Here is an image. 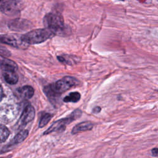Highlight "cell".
I'll return each mask as SVG.
<instances>
[{
	"mask_svg": "<svg viewBox=\"0 0 158 158\" xmlns=\"http://www.w3.org/2000/svg\"><path fill=\"white\" fill-rule=\"evenodd\" d=\"M0 67L2 71H6V70L17 71L18 69V66L15 64V62L8 59H2L0 60Z\"/></svg>",
	"mask_w": 158,
	"mask_h": 158,
	"instance_id": "cell-13",
	"label": "cell"
},
{
	"mask_svg": "<svg viewBox=\"0 0 158 158\" xmlns=\"http://www.w3.org/2000/svg\"><path fill=\"white\" fill-rule=\"evenodd\" d=\"M78 81L72 77H65L54 84L56 90L60 94L78 85Z\"/></svg>",
	"mask_w": 158,
	"mask_h": 158,
	"instance_id": "cell-5",
	"label": "cell"
},
{
	"mask_svg": "<svg viewBox=\"0 0 158 158\" xmlns=\"http://www.w3.org/2000/svg\"><path fill=\"white\" fill-rule=\"evenodd\" d=\"M81 115V111L80 109H76L73 112L71 113L70 115H69L67 117L64 118L59 119L56 122H54L49 128L48 130H46L43 135H47L49 134L54 131H62L65 129V126L73 120L77 119L79 118Z\"/></svg>",
	"mask_w": 158,
	"mask_h": 158,
	"instance_id": "cell-3",
	"label": "cell"
},
{
	"mask_svg": "<svg viewBox=\"0 0 158 158\" xmlns=\"http://www.w3.org/2000/svg\"><path fill=\"white\" fill-rule=\"evenodd\" d=\"M52 117V115L49 113H46L41 117L40 123H39V127L42 128L44 127L51 120Z\"/></svg>",
	"mask_w": 158,
	"mask_h": 158,
	"instance_id": "cell-18",
	"label": "cell"
},
{
	"mask_svg": "<svg viewBox=\"0 0 158 158\" xmlns=\"http://www.w3.org/2000/svg\"><path fill=\"white\" fill-rule=\"evenodd\" d=\"M93 127V124L90 122H83L75 125L72 131V134H76L79 132L91 130Z\"/></svg>",
	"mask_w": 158,
	"mask_h": 158,
	"instance_id": "cell-14",
	"label": "cell"
},
{
	"mask_svg": "<svg viewBox=\"0 0 158 158\" xmlns=\"http://www.w3.org/2000/svg\"><path fill=\"white\" fill-rule=\"evenodd\" d=\"M101 110V108L100 107H99V106H96V107H95L93 108V112H94V113H95V114H98V113H99Z\"/></svg>",
	"mask_w": 158,
	"mask_h": 158,
	"instance_id": "cell-21",
	"label": "cell"
},
{
	"mask_svg": "<svg viewBox=\"0 0 158 158\" xmlns=\"http://www.w3.org/2000/svg\"><path fill=\"white\" fill-rule=\"evenodd\" d=\"M54 34L47 28L33 30L23 35L21 40L28 44H35L43 43L52 37Z\"/></svg>",
	"mask_w": 158,
	"mask_h": 158,
	"instance_id": "cell-1",
	"label": "cell"
},
{
	"mask_svg": "<svg viewBox=\"0 0 158 158\" xmlns=\"http://www.w3.org/2000/svg\"><path fill=\"white\" fill-rule=\"evenodd\" d=\"M152 155L154 157H158V148H154L151 150Z\"/></svg>",
	"mask_w": 158,
	"mask_h": 158,
	"instance_id": "cell-20",
	"label": "cell"
},
{
	"mask_svg": "<svg viewBox=\"0 0 158 158\" xmlns=\"http://www.w3.org/2000/svg\"><path fill=\"white\" fill-rule=\"evenodd\" d=\"M18 114L16 108L12 106H7L0 109V121L2 122H10L14 120Z\"/></svg>",
	"mask_w": 158,
	"mask_h": 158,
	"instance_id": "cell-6",
	"label": "cell"
},
{
	"mask_svg": "<svg viewBox=\"0 0 158 158\" xmlns=\"http://www.w3.org/2000/svg\"><path fill=\"white\" fill-rule=\"evenodd\" d=\"M28 27L27 22H23V20H15L10 23L9 28L14 30H23Z\"/></svg>",
	"mask_w": 158,
	"mask_h": 158,
	"instance_id": "cell-15",
	"label": "cell"
},
{
	"mask_svg": "<svg viewBox=\"0 0 158 158\" xmlns=\"http://www.w3.org/2000/svg\"><path fill=\"white\" fill-rule=\"evenodd\" d=\"M34 89L32 86L26 85L17 89V96L25 99H30L34 94Z\"/></svg>",
	"mask_w": 158,
	"mask_h": 158,
	"instance_id": "cell-10",
	"label": "cell"
},
{
	"mask_svg": "<svg viewBox=\"0 0 158 158\" xmlns=\"http://www.w3.org/2000/svg\"><path fill=\"white\" fill-rule=\"evenodd\" d=\"M2 75L6 81L10 85H15L18 81V75L17 71L6 70L2 71Z\"/></svg>",
	"mask_w": 158,
	"mask_h": 158,
	"instance_id": "cell-12",
	"label": "cell"
},
{
	"mask_svg": "<svg viewBox=\"0 0 158 158\" xmlns=\"http://www.w3.org/2000/svg\"><path fill=\"white\" fill-rule=\"evenodd\" d=\"M35 115V110L34 107L30 104H27L22 111V114L19 121V125L20 127L25 126L27 123L31 122L34 118Z\"/></svg>",
	"mask_w": 158,
	"mask_h": 158,
	"instance_id": "cell-7",
	"label": "cell"
},
{
	"mask_svg": "<svg viewBox=\"0 0 158 158\" xmlns=\"http://www.w3.org/2000/svg\"><path fill=\"white\" fill-rule=\"evenodd\" d=\"M80 94L78 92H72L70 93L69 95H67V96H65L63 101L65 102H78L80 99Z\"/></svg>",
	"mask_w": 158,
	"mask_h": 158,
	"instance_id": "cell-16",
	"label": "cell"
},
{
	"mask_svg": "<svg viewBox=\"0 0 158 158\" xmlns=\"http://www.w3.org/2000/svg\"><path fill=\"white\" fill-rule=\"evenodd\" d=\"M4 97V93H3V89L1 85L0 84V102L2 101V98Z\"/></svg>",
	"mask_w": 158,
	"mask_h": 158,
	"instance_id": "cell-22",
	"label": "cell"
},
{
	"mask_svg": "<svg viewBox=\"0 0 158 158\" xmlns=\"http://www.w3.org/2000/svg\"><path fill=\"white\" fill-rule=\"evenodd\" d=\"M9 56H10V52L5 48H3L2 46H0V56L9 57Z\"/></svg>",
	"mask_w": 158,
	"mask_h": 158,
	"instance_id": "cell-19",
	"label": "cell"
},
{
	"mask_svg": "<svg viewBox=\"0 0 158 158\" xmlns=\"http://www.w3.org/2000/svg\"><path fill=\"white\" fill-rule=\"evenodd\" d=\"M0 10L7 15H17L20 12L19 4L16 0H0Z\"/></svg>",
	"mask_w": 158,
	"mask_h": 158,
	"instance_id": "cell-4",
	"label": "cell"
},
{
	"mask_svg": "<svg viewBox=\"0 0 158 158\" xmlns=\"http://www.w3.org/2000/svg\"><path fill=\"white\" fill-rule=\"evenodd\" d=\"M43 90L46 96L52 103L57 102L59 99L60 93L56 90L54 85H49L45 86Z\"/></svg>",
	"mask_w": 158,
	"mask_h": 158,
	"instance_id": "cell-11",
	"label": "cell"
},
{
	"mask_svg": "<svg viewBox=\"0 0 158 158\" xmlns=\"http://www.w3.org/2000/svg\"><path fill=\"white\" fill-rule=\"evenodd\" d=\"M119 1H124V0H119Z\"/></svg>",
	"mask_w": 158,
	"mask_h": 158,
	"instance_id": "cell-23",
	"label": "cell"
},
{
	"mask_svg": "<svg viewBox=\"0 0 158 158\" xmlns=\"http://www.w3.org/2000/svg\"><path fill=\"white\" fill-rule=\"evenodd\" d=\"M10 135L9 129L4 125L0 124V143L6 141Z\"/></svg>",
	"mask_w": 158,
	"mask_h": 158,
	"instance_id": "cell-17",
	"label": "cell"
},
{
	"mask_svg": "<svg viewBox=\"0 0 158 158\" xmlns=\"http://www.w3.org/2000/svg\"><path fill=\"white\" fill-rule=\"evenodd\" d=\"M0 43L15 48H19L22 46V43H25L21 40L20 38H18L12 35H1Z\"/></svg>",
	"mask_w": 158,
	"mask_h": 158,
	"instance_id": "cell-9",
	"label": "cell"
},
{
	"mask_svg": "<svg viewBox=\"0 0 158 158\" xmlns=\"http://www.w3.org/2000/svg\"><path fill=\"white\" fill-rule=\"evenodd\" d=\"M28 135V131L27 130H22L14 138V139L9 143V144L5 146L1 150V152H5L10 151L12 148L16 144L23 142Z\"/></svg>",
	"mask_w": 158,
	"mask_h": 158,
	"instance_id": "cell-8",
	"label": "cell"
},
{
	"mask_svg": "<svg viewBox=\"0 0 158 158\" xmlns=\"http://www.w3.org/2000/svg\"><path fill=\"white\" fill-rule=\"evenodd\" d=\"M46 28L54 34L61 32L64 29V22L62 16L58 13H49L43 19Z\"/></svg>",
	"mask_w": 158,
	"mask_h": 158,
	"instance_id": "cell-2",
	"label": "cell"
},
{
	"mask_svg": "<svg viewBox=\"0 0 158 158\" xmlns=\"http://www.w3.org/2000/svg\"><path fill=\"white\" fill-rule=\"evenodd\" d=\"M0 158H4V157H0Z\"/></svg>",
	"mask_w": 158,
	"mask_h": 158,
	"instance_id": "cell-24",
	"label": "cell"
}]
</instances>
